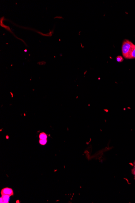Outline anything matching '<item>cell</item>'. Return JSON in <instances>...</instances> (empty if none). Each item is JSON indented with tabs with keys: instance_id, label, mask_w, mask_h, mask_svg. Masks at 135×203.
I'll return each instance as SVG.
<instances>
[{
	"instance_id": "6da1fadb",
	"label": "cell",
	"mask_w": 135,
	"mask_h": 203,
	"mask_svg": "<svg viewBox=\"0 0 135 203\" xmlns=\"http://www.w3.org/2000/svg\"><path fill=\"white\" fill-rule=\"evenodd\" d=\"M134 46V44L128 40H125L123 42L122 46V52L123 57L126 59H129V54Z\"/></svg>"
},
{
	"instance_id": "7a4b0ae2",
	"label": "cell",
	"mask_w": 135,
	"mask_h": 203,
	"mask_svg": "<svg viewBox=\"0 0 135 203\" xmlns=\"http://www.w3.org/2000/svg\"><path fill=\"white\" fill-rule=\"evenodd\" d=\"M1 194L8 195L10 196H13L14 195V191L13 189L8 187H6L2 189L1 191Z\"/></svg>"
},
{
	"instance_id": "3957f363",
	"label": "cell",
	"mask_w": 135,
	"mask_h": 203,
	"mask_svg": "<svg viewBox=\"0 0 135 203\" xmlns=\"http://www.w3.org/2000/svg\"><path fill=\"white\" fill-rule=\"evenodd\" d=\"M135 58V45H134L132 50L129 54V59H134Z\"/></svg>"
},
{
	"instance_id": "277c9868",
	"label": "cell",
	"mask_w": 135,
	"mask_h": 203,
	"mask_svg": "<svg viewBox=\"0 0 135 203\" xmlns=\"http://www.w3.org/2000/svg\"><path fill=\"white\" fill-rule=\"evenodd\" d=\"M1 194V197L3 199V201H4V203H9V197L10 196H8V195H5V194Z\"/></svg>"
},
{
	"instance_id": "5b68a950",
	"label": "cell",
	"mask_w": 135,
	"mask_h": 203,
	"mask_svg": "<svg viewBox=\"0 0 135 203\" xmlns=\"http://www.w3.org/2000/svg\"><path fill=\"white\" fill-rule=\"evenodd\" d=\"M39 137L40 139H47L48 135L44 132H42L39 135Z\"/></svg>"
},
{
	"instance_id": "8992f818",
	"label": "cell",
	"mask_w": 135,
	"mask_h": 203,
	"mask_svg": "<svg viewBox=\"0 0 135 203\" xmlns=\"http://www.w3.org/2000/svg\"><path fill=\"white\" fill-rule=\"evenodd\" d=\"M39 142L40 145H45L47 144V139H40Z\"/></svg>"
},
{
	"instance_id": "52a82bcc",
	"label": "cell",
	"mask_w": 135,
	"mask_h": 203,
	"mask_svg": "<svg viewBox=\"0 0 135 203\" xmlns=\"http://www.w3.org/2000/svg\"><path fill=\"white\" fill-rule=\"evenodd\" d=\"M116 60H117V62L121 63L123 61V57H122L121 56H118V57L116 58Z\"/></svg>"
},
{
	"instance_id": "ba28073f",
	"label": "cell",
	"mask_w": 135,
	"mask_h": 203,
	"mask_svg": "<svg viewBox=\"0 0 135 203\" xmlns=\"http://www.w3.org/2000/svg\"><path fill=\"white\" fill-rule=\"evenodd\" d=\"M132 173L135 176V163L134 164V168L132 170Z\"/></svg>"
},
{
	"instance_id": "9c48e42d",
	"label": "cell",
	"mask_w": 135,
	"mask_h": 203,
	"mask_svg": "<svg viewBox=\"0 0 135 203\" xmlns=\"http://www.w3.org/2000/svg\"><path fill=\"white\" fill-rule=\"evenodd\" d=\"M0 203H4V201H3V199H2L1 197V198H0Z\"/></svg>"
}]
</instances>
